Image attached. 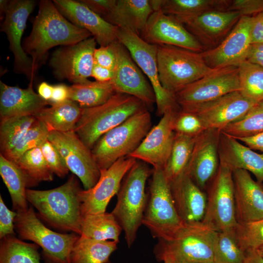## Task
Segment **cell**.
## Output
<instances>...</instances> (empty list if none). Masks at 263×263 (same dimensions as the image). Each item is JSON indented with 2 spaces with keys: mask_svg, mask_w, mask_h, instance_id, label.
<instances>
[{
  "mask_svg": "<svg viewBox=\"0 0 263 263\" xmlns=\"http://www.w3.org/2000/svg\"><path fill=\"white\" fill-rule=\"evenodd\" d=\"M79 1L102 18L111 12L116 2V0H81Z\"/></svg>",
  "mask_w": 263,
  "mask_h": 263,
  "instance_id": "cell-50",
  "label": "cell"
},
{
  "mask_svg": "<svg viewBox=\"0 0 263 263\" xmlns=\"http://www.w3.org/2000/svg\"><path fill=\"white\" fill-rule=\"evenodd\" d=\"M37 119L33 115L16 117L0 122V154L13 150L24 137Z\"/></svg>",
  "mask_w": 263,
  "mask_h": 263,
  "instance_id": "cell-39",
  "label": "cell"
},
{
  "mask_svg": "<svg viewBox=\"0 0 263 263\" xmlns=\"http://www.w3.org/2000/svg\"><path fill=\"white\" fill-rule=\"evenodd\" d=\"M115 93L111 81L87 80L70 86L69 100L76 103L81 108H91L104 104Z\"/></svg>",
  "mask_w": 263,
  "mask_h": 263,
  "instance_id": "cell-32",
  "label": "cell"
},
{
  "mask_svg": "<svg viewBox=\"0 0 263 263\" xmlns=\"http://www.w3.org/2000/svg\"><path fill=\"white\" fill-rule=\"evenodd\" d=\"M220 165L231 170L243 169L252 173L263 183V153H259L237 139L220 131Z\"/></svg>",
  "mask_w": 263,
  "mask_h": 263,
  "instance_id": "cell-27",
  "label": "cell"
},
{
  "mask_svg": "<svg viewBox=\"0 0 263 263\" xmlns=\"http://www.w3.org/2000/svg\"><path fill=\"white\" fill-rule=\"evenodd\" d=\"M151 173L146 163L137 160L124 177L117 193V202L112 213L121 226L129 247L135 242L142 225L148 199L146 185Z\"/></svg>",
  "mask_w": 263,
  "mask_h": 263,
  "instance_id": "cell-5",
  "label": "cell"
},
{
  "mask_svg": "<svg viewBox=\"0 0 263 263\" xmlns=\"http://www.w3.org/2000/svg\"><path fill=\"white\" fill-rule=\"evenodd\" d=\"M206 190L207 205L202 222L217 232L234 229L238 222L232 171L220 165Z\"/></svg>",
  "mask_w": 263,
  "mask_h": 263,
  "instance_id": "cell-11",
  "label": "cell"
},
{
  "mask_svg": "<svg viewBox=\"0 0 263 263\" xmlns=\"http://www.w3.org/2000/svg\"><path fill=\"white\" fill-rule=\"evenodd\" d=\"M70 87L64 84H59L54 86L52 98L50 105L59 104L69 100Z\"/></svg>",
  "mask_w": 263,
  "mask_h": 263,
  "instance_id": "cell-52",
  "label": "cell"
},
{
  "mask_svg": "<svg viewBox=\"0 0 263 263\" xmlns=\"http://www.w3.org/2000/svg\"><path fill=\"white\" fill-rule=\"evenodd\" d=\"M196 138L175 133L169 156L163 169L169 183L186 173Z\"/></svg>",
  "mask_w": 263,
  "mask_h": 263,
  "instance_id": "cell-37",
  "label": "cell"
},
{
  "mask_svg": "<svg viewBox=\"0 0 263 263\" xmlns=\"http://www.w3.org/2000/svg\"><path fill=\"white\" fill-rule=\"evenodd\" d=\"M149 110L140 112L104 134L91 149L100 170L128 156L139 146L151 128Z\"/></svg>",
  "mask_w": 263,
  "mask_h": 263,
  "instance_id": "cell-6",
  "label": "cell"
},
{
  "mask_svg": "<svg viewBox=\"0 0 263 263\" xmlns=\"http://www.w3.org/2000/svg\"><path fill=\"white\" fill-rule=\"evenodd\" d=\"M252 21V16H241L232 30L218 46L201 53L209 68L217 69L238 67L246 60L251 45Z\"/></svg>",
  "mask_w": 263,
  "mask_h": 263,
  "instance_id": "cell-19",
  "label": "cell"
},
{
  "mask_svg": "<svg viewBox=\"0 0 263 263\" xmlns=\"http://www.w3.org/2000/svg\"><path fill=\"white\" fill-rule=\"evenodd\" d=\"M48 139L58 151L69 170L80 180L84 189L96 184L100 176V169L91 149L75 131H50Z\"/></svg>",
  "mask_w": 263,
  "mask_h": 263,
  "instance_id": "cell-13",
  "label": "cell"
},
{
  "mask_svg": "<svg viewBox=\"0 0 263 263\" xmlns=\"http://www.w3.org/2000/svg\"><path fill=\"white\" fill-rule=\"evenodd\" d=\"M140 37L147 43L157 46L171 45L199 53L205 51L175 17L160 10L152 12Z\"/></svg>",
  "mask_w": 263,
  "mask_h": 263,
  "instance_id": "cell-20",
  "label": "cell"
},
{
  "mask_svg": "<svg viewBox=\"0 0 263 263\" xmlns=\"http://www.w3.org/2000/svg\"><path fill=\"white\" fill-rule=\"evenodd\" d=\"M257 103L245 97L240 91H235L213 101L183 110L196 114L207 129L221 131L243 117Z\"/></svg>",
  "mask_w": 263,
  "mask_h": 263,
  "instance_id": "cell-21",
  "label": "cell"
},
{
  "mask_svg": "<svg viewBox=\"0 0 263 263\" xmlns=\"http://www.w3.org/2000/svg\"><path fill=\"white\" fill-rule=\"evenodd\" d=\"M117 40L127 49L149 80L155 95L157 115L162 116L168 111L180 110L175 94L166 90L160 82L157 60V45L147 43L132 32L120 28Z\"/></svg>",
  "mask_w": 263,
  "mask_h": 263,
  "instance_id": "cell-10",
  "label": "cell"
},
{
  "mask_svg": "<svg viewBox=\"0 0 263 263\" xmlns=\"http://www.w3.org/2000/svg\"><path fill=\"white\" fill-rule=\"evenodd\" d=\"M168 260V262H169V263H187L183 262H180V261H177L170 260H169L168 259H166L164 260Z\"/></svg>",
  "mask_w": 263,
  "mask_h": 263,
  "instance_id": "cell-59",
  "label": "cell"
},
{
  "mask_svg": "<svg viewBox=\"0 0 263 263\" xmlns=\"http://www.w3.org/2000/svg\"><path fill=\"white\" fill-rule=\"evenodd\" d=\"M9 0H0V19H4L5 11L6 10Z\"/></svg>",
  "mask_w": 263,
  "mask_h": 263,
  "instance_id": "cell-58",
  "label": "cell"
},
{
  "mask_svg": "<svg viewBox=\"0 0 263 263\" xmlns=\"http://www.w3.org/2000/svg\"><path fill=\"white\" fill-rule=\"evenodd\" d=\"M146 110H149V108L138 98L116 92L103 104L82 108L74 131L92 149L104 134L132 115Z\"/></svg>",
  "mask_w": 263,
  "mask_h": 263,
  "instance_id": "cell-4",
  "label": "cell"
},
{
  "mask_svg": "<svg viewBox=\"0 0 263 263\" xmlns=\"http://www.w3.org/2000/svg\"><path fill=\"white\" fill-rule=\"evenodd\" d=\"M177 111L165 113L137 148L128 156L151 165L153 169H163L169 156L175 137L173 122Z\"/></svg>",
  "mask_w": 263,
  "mask_h": 263,
  "instance_id": "cell-23",
  "label": "cell"
},
{
  "mask_svg": "<svg viewBox=\"0 0 263 263\" xmlns=\"http://www.w3.org/2000/svg\"><path fill=\"white\" fill-rule=\"evenodd\" d=\"M243 263H263V257L257 250H248L245 251Z\"/></svg>",
  "mask_w": 263,
  "mask_h": 263,
  "instance_id": "cell-57",
  "label": "cell"
},
{
  "mask_svg": "<svg viewBox=\"0 0 263 263\" xmlns=\"http://www.w3.org/2000/svg\"><path fill=\"white\" fill-rule=\"evenodd\" d=\"M250 35L251 44L263 42V12L252 16Z\"/></svg>",
  "mask_w": 263,
  "mask_h": 263,
  "instance_id": "cell-51",
  "label": "cell"
},
{
  "mask_svg": "<svg viewBox=\"0 0 263 263\" xmlns=\"http://www.w3.org/2000/svg\"><path fill=\"white\" fill-rule=\"evenodd\" d=\"M113 76V71L95 63L93 68L92 76L95 81L99 82H108L112 80Z\"/></svg>",
  "mask_w": 263,
  "mask_h": 263,
  "instance_id": "cell-54",
  "label": "cell"
},
{
  "mask_svg": "<svg viewBox=\"0 0 263 263\" xmlns=\"http://www.w3.org/2000/svg\"><path fill=\"white\" fill-rule=\"evenodd\" d=\"M77 179L72 175L61 186L48 190L27 188V199L38 215L51 226L80 235L82 219L81 190Z\"/></svg>",
  "mask_w": 263,
  "mask_h": 263,
  "instance_id": "cell-2",
  "label": "cell"
},
{
  "mask_svg": "<svg viewBox=\"0 0 263 263\" xmlns=\"http://www.w3.org/2000/svg\"><path fill=\"white\" fill-rule=\"evenodd\" d=\"M136 161L126 156L118 160L109 168L100 170L96 184L90 189H82L80 191L82 216L106 212L110 200L118 193L124 177Z\"/></svg>",
  "mask_w": 263,
  "mask_h": 263,
  "instance_id": "cell-18",
  "label": "cell"
},
{
  "mask_svg": "<svg viewBox=\"0 0 263 263\" xmlns=\"http://www.w3.org/2000/svg\"><path fill=\"white\" fill-rule=\"evenodd\" d=\"M0 174L9 192L13 208L16 212L28 209L26 184L19 169L12 161L0 154Z\"/></svg>",
  "mask_w": 263,
  "mask_h": 263,
  "instance_id": "cell-36",
  "label": "cell"
},
{
  "mask_svg": "<svg viewBox=\"0 0 263 263\" xmlns=\"http://www.w3.org/2000/svg\"></svg>",
  "mask_w": 263,
  "mask_h": 263,
  "instance_id": "cell-63",
  "label": "cell"
},
{
  "mask_svg": "<svg viewBox=\"0 0 263 263\" xmlns=\"http://www.w3.org/2000/svg\"><path fill=\"white\" fill-rule=\"evenodd\" d=\"M220 131L209 129L196 137L185 173L205 191L220 166Z\"/></svg>",
  "mask_w": 263,
  "mask_h": 263,
  "instance_id": "cell-22",
  "label": "cell"
},
{
  "mask_svg": "<svg viewBox=\"0 0 263 263\" xmlns=\"http://www.w3.org/2000/svg\"><path fill=\"white\" fill-rule=\"evenodd\" d=\"M34 0H9L0 31L7 36L9 49L14 55V70L34 79L36 71L32 59L26 54L21 44V38L27 19L36 5Z\"/></svg>",
  "mask_w": 263,
  "mask_h": 263,
  "instance_id": "cell-14",
  "label": "cell"
},
{
  "mask_svg": "<svg viewBox=\"0 0 263 263\" xmlns=\"http://www.w3.org/2000/svg\"><path fill=\"white\" fill-rule=\"evenodd\" d=\"M236 139L251 149L263 152V132L253 136Z\"/></svg>",
  "mask_w": 263,
  "mask_h": 263,
  "instance_id": "cell-55",
  "label": "cell"
},
{
  "mask_svg": "<svg viewBox=\"0 0 263 263\" xmlns=\"http://www.w3.org/2000/svg\"><path fill=\"white\" fill-rule=\"evenodd\" d=\"M14 225L19 239L31 241L41 247L49 263H71V250L79 235L50 229L41 222L32 206L25 212H17Z\"/></svg>",
  "mask_w": 263,
  "mask_h": 263,
  "instance_id": "cell-9",
  "label": "cell"
},
{
  "mask_svg": "<svg viewBox=\"0 0 263 263\" xmlns=\"http://www.w3.org/2000/svg\"><path fill=\"white\" fill-rule=\"evenodd\" d=\"M118 242L79 236L71 252V263H106L117 249Z\"/></svg>",
  "mask_w": 263,
  "mask_h": 263,
  "instance_id": "cell-31",
  "label": "cell"
},
{
  "mask_svg": "<svg viewBox=\"0 0 263 263\" xmlns=\"http://www.w3.org/2000/svg\"><path fill=\"white\" fill-rule=\"evenodd\" d=\"M112 44L116 63L111 82L115 92L138 98L150 109L156 103L155 95L150 83L127 49L118 40Z\"/></svg>",
  "mask_w": 263,
  "mask_h": 263,
  "instance_id": "cell-17",
  "label": "cell"
},
{
  "mask_svg": "<svg viewBox=\"0 0 263 263\" xmlns=\"http://www.w3.org/2000/svg\"><path fill=\"white\" fill-rule=\"evenodd\" d=\"M53 1L69 21L88 31L100 46H107L117 40L119 28L107 21L79 0Z\"/></svg>",
  "mask_w": 263,
  "mask_h": 263,
  "instance_id": "cell-24",
  "label": "cell"
},
{
  "mask_svg": "<svg viewBox=\"0 0 263 263\" xmlns=\"http://www.w3.org/2000/svg\"><path fill=\"white\" fill-rule=\"evenodd\" d=\"M17 212L10 210L0 195V238L16 235L14 220Z\"/></svg>",
  "mask_w": 263,
  "mask_h": 263,
  "instance_id": "cell-48",
  "label": "cell"
},
{
  "mask_svg": "<svg viewBox=\"0 0 263 263\" xmlns=\"http://www.w3.org/2000/svg\"><path fill=\"white\" fill-rule=\"evenodd\" d=\"M81 108L71 100L45 107L34 116L47 127L48 131L59 132L74 131L82 113Z\"/></svg>",
  "mask_w": 263,
  "mask_h": 263,
  "instance_id": "cell-30",
  "label": "cell"
},
{
  "mask_svg": "<svg viewBox=\"0 0 263 263\" xmlns=\"http://www.w3.org/2000/svg\"><path fill=\"white\" fill-rule=\"evenodd\" d=\"M217 231L202 222L185 223L167 240H158L153 254L165 259L187 263H213Z\"/></svg>",
  "mask_w": 263,
  "mask_h": 263,
  "instance_id": "cell-3",
  "label": "cell"
},
{
  "mask_svg": "<svg viewBox=\"0 0 263 263\" xmlns=\"http://www.w3.org/2000/svg\"><path fill=\"white\" fill-rule=\"evenodd\" d=\"M94 61L102 67L113 70L116 56L112 43L96 48L94 52Z\"/></svg>",
  "mask_w": 263,
  "mask_h": 263,
  "instance_id": "cell-49",
  "label": "cell"
},
{
  "mask_svg": "<svg viewBox=\"0 0 263 263\" xmlns=\"http://www.w3.org/2000/svg\"><path fill=\"white\" fill-rule=\"evenodd\" d=\"M111 263L110 261H108L107 263Z\"/></svg>",
  "mask_w": 263,
  "mask_h": 263,
  "instance_id": "cell-62",
  "label": "cell"
},
{
  "mask_svg": "<svg viewBox=\"0 0 263 263\" xmlns=\"http://www.w3.org/2000/svg\"><path fill=\"white\" fill-rule=\"evenodd\" d=\"M0 263H41L39 246L22 241L15 235L0 239Z\"/></svg>",
  "mask_w": 263,
  "mask_h": 263,
  "instance_id": "cell-38",
  "label": "cell"
},
{
  "mask_svg": "<svg viewBox=\"0 0 263 263\" xmlns=\"http://www.w3.org/2000/svg\"><path fill=\"white\" fill-rule=\"evenodd\" d=\"M81 236L99 241L119 242L122 228L113 215L104 212L83 216Z\"/></svg>",
  "mask_w": 263,
  "mask_h": 263,
  "instance_id": "cell-33",
  "label": "cell"
},
{
  "mask_svg": "<svg viewBox=\"0 0 263 263\" xmlns=\"http://www.w3.org/2000/svg\"><path fill=\"white\" fill-rule=\"evenodd\" d=\"M39 147L54 174L61 178L65 177L69 169L55 147L47 139Z\"/></svg>",
  "mask_w": 263,
  "mask_h": 263,
  "instance_id": "cell-46",
  "label": "cell"
},
{
  "mask_svg": "<svg viewBox=\"0 0 263 263\" xmlns=\"http://www.w3.org/2000/svg\"><path fill=\"white\" fill-rule=\"evenodd\" d=\"M177 212L183 222H202L205 217L207 195L186 173L169 183Z\"/></svg>",
  "mask_w": 263,
  "mask_h": 263,
  "instance_id": "cell-26",
  "label": "cell"
},
{
  "mask_svg": "<svg viewBox=\"0 0 263 263\" xmlns=\"http://www.w3.org/2000/svg\"><path fill=\"white\" fill-rule=\"evenodd\" d=\"M157 60L161 85L174 94L214 70L201 53L171 45L157 46Z\"/></svg>",
  "mask_w": 263,
  "mask_h": 263,
  "instance_id": "cell-7",
  "label": "cell"
},
{
  "mask_svg": "<svg viewBox=\"0 0 263 263\" xmlns=\"http://www.w3.org/2000/svg\"><path fill=\"white\" fill-rule=\"evenodd\" d=\"M49 133V131L45 125L37 119L15 147L3 155L9 160L14 162L26 152L39 147L48 139Z\"/></svg>",
  "mask_w": 263,
  "mask_h": 263,
  "instance_id": "cell-43",
  "label": "cell"
},
{
  "mask_svg": "<svg viewBox=\"0 0 263 263\" xmlns=\"http://www.w3.org/2000/svg\"><path fill=\"white\" fill-rule=\"evenodd\" d=\"M23 174L27 188L43 181H51L54 173L48 165L40 147L32 149L13 162Z\"/></svg>",
  "mask_w": 263,
  "mask_h": 263,
  "instance_id": "cell-35",
  "label": "cell"
},
{
  "mask_svg": "<svg viewBox=\"0 0 263 263\" xmlns=\"http://www.w3.org/2000/svg\"><path fill=\"white\" fill-rule=\"evenodd\" d=\"M53 89L54 86L46 82H42L38 86V94L42 99L49 102L52 96Z\"/></svg>",
  "mask_w": 263,
  "mask_h": 263,
  "instance_id": "cell-56",
  "label": "cell"
},
{
  "mask_svg": "<svg viewBox=\"0 0 263 263\" xmlns=\"http://www.w3.org/2000/svg\"><path fill=\"white\" fill-rule=\"evenodd\" d=\"M234 232L237 242L244 251L263 247V219L238 224Z\"/></svg>",
  "mask_w": 263,
  "mask_h": 263,
  "instance_id": "cell-44",
  "label": "cell"
},
{
  "mask_svg": "<svg viewBox=\"0 0 263 263\" xmlns=\"http://www.w3.org/2000/svg\"><path fill=\"white\" fill-rule=\"evenodd\" d=\"M246 61L263 68V42L251 44Z\"/></svg>",
  "mask_w": 263,
  "mask_h": 263,
  "instance_id": "cell-53",
  "label": "cell"
},
{
  "mask_svg": "<svg viewBox=\"0 0 263 263\" xmlns=\"http://www.w3.org/2000/svg\"><path fill=\"white\" fill-rule=\"evenodd\" d=\"M235 138L246 137L263 132V101L255 105L242 118L221 131Z\"/></svg>",
  "mask_w": 263,
  "mask_h": 263,
  "instance_id": "cell-41",
  "label": "cell"
},
{
  "mask_svg": "<svg viewBox=\"0 0 263 263\" xmlns=\"http://www.w3.org/2000/svg\"><path fill=\"white\" fill-rule=\"evenodd\" d=\"M225 11H236L241 16L251 17L263 12V0H227Z\"/></svg>",
  "mask_w": 263,
  "mask_h": 263,
  "instance_id": "cell-47",
  "label": "cell"
},
{
  "mask_svg": "<svg viewBox=\"0 0 263 263\" xmlns=\"http://www.w3.org/2000/svg\"><path fill=\"white\" fill-rule=\"evenodd\" d=\"M30 35L22 42L23 49L32 59L37 72L48 51L58 46L77 43L92 36L87 30L69 21L50 0H41Z\"/></svg>",
  "mask_w": 263,
  "mask_h": 263,
  "instance_id": "cell-1",
  "label": "cell"
},
{
  "mask_svg": "<svg viewBox=\"0 0 263 263\" xmlns=\"http://www.w3.org/2000/svg\"><path fill=\"white\" fill-rule=\"evenodd\" d=\"M236 220L244 224L263 219V184L246 170L232 171Z\"/></svg>",
  "mask_w": 263,
  "mask_h": 263,
  "instance_id": "cell-25",
  "label": "cell"
},
{
  "mask_svg": "<svg viewBox=\"0 0 263 263\" xmlns=\"http://www.w3.org/2000/svg\"><path fill=\"white\" fill-rule=\"evenodd\" d=\"M173 128L175 133L195 138L207 130L196 114L181 109L175 113Z\"/></svg>",
  "mask_w": 263,
  "mask_h": 263,
  "instance_id": "cell-45",
  "label": "cell"
},
{
  "mask_svg": "<svg viewBox=\"0 0 263 263\" xmlns=\"http://www.w3.org/2000/svg\"><path fill=\"white\" fill-rule=\"evenodd\" d=\"M259 253L263 257V247H262L257 250Z\"/></svg>",
  "mask_w": 263,
  "mask_h": 263,
  "instance_id": "cell-60",
  "label": "cell"
},
{
  "mask_svg": "<svg viewBox=\"0 0 263 263\" xmlns=\"http://www.w3.org/2000/svg\"><path fill=\"white\" fill-rule=\"evenodd\" d=\"M245 255L232 230L217 232L214 247L213 263H243Z\"/></svg>",
  "mask_w": 263,
  "mask_h": 263,
  "instance_id": "cell-42",
  "label": "cell"
},
{
  "mask_svg": "<svg viewBox=\"0 0 263 263\" xmlns=\"http://www.w3.org/2000/svg\"><path fill=\"white\" fill-rule=\"evenodd\" d=\"M238 69L242 95L256 102L263 101V68L245 61Z\"/></svg>",
  "mask_w": 263,
  "mask_h": 263,
  "instance_id": "cell-40",
  "label": "cell"
},
{
  "mask_svg": "<svg viewBox=\"0 0 263 263\" xmlns=\"http://www.w3.org/2000/svg\"><path fill=\"white\" fill-rule=\"evenodd\" d=\"M163 262H164V263H169L168 261L167 260H164Z\"/></svg>",
  "mask_w": 263,
  "mask_h": 263,
  "instance_id": "cell-61",
  "label": "cell"
},
{
  "mask_svg": "<svg viewBox=\"0 0 263 263\" xmlns=\"http://www.w3.org/2000/svg\"><path fill=\"white\" fill-rule=\"evenodd\" d=\"M153 11L160 10L174 17L188 16L211 10L225 11L226 0H150Z\"/></svg>",
  "mask_w": 263,
  "mask_h": 263,
  "instance_id": "cell-34",
  "label": "cell"
},
{
  "mask_svg": "<svg viewBox=\"0 0 263 263\" xmlns=\"http://www.w3.org/2000/svg\"><path fill=\"white\" fill-rule=\"evenodd\" d=\"M241 17L236 11L211 10L195 15L175 17L206 51L218 46L232 30Z\"/></svg>",
  "mask_w": 263,
  "mask_h": 263,
  "instance_id": "cell-16",
  "label": "cell"
},
{
  "mask_svg": "<svg viewBox=\"0 0 263 263\" xmlns=\"http://www.w3.org/2000/svg\"><path fill=\"white\" fill-rule=\"evenodd\" d=\"M96 41L90 37L77 43L61 47L52 54L50 65L56 78L73 84L92 76Z\"/></svg>",
  "mask_w": 263,
  "mask_h": 263,
  "instance_id": "cell-15",
  "label": "cell"
},
{
  "mask_svg": "<svg viewBox=\"0 0 263 263\" xmlns=\"http://www.w3.org/2000/svg\"><path fill=\"white\" fill-rule=\"evenodd\" d=\"M142 225L154 238L167 240L182 225L163 169H153Z\"/></svg>",
  "mask_w": 263,
  "mask_h": 263,
  "instance_id": "cell-8",
  "label": "cell"
},
{
  "mask_svg": "<svg viewBox=\"0 0 263 263\" xmlns=\"http://www.w3.org/2000/svg\"><path fill=\"white\" fill-rule=\"evenodd\" d=\"M240 91L238 67L230 66L214 69L175 95L181 109L186 110Z\"/></svg>",
  "mask_w": 263,
  "mask_h": 263,
  "instance_id": "cell-12",
  "label": "cell"
},
{
  "mask_svg": "<svg viewBox=\"0 0 263 263\" xmlns=\"http://www.w3.org/2000/svg\"><path fill=\"white\" fill-rule=\"evenodd\" d=\"M153 12L149 0H116L111 12L103 18L140 36Z\"/></svg>",
  "mask_w": 263,
  "mask_h": 263,
  "instance_id": "cell-29",
  "label": "cell"
},
{
  "mask_svg": "<svg viewBox=\"0 0 263 263\" xmlns=\"http://www.w3.org/2000/svg\"><path fill=\"white\" fill-rule=\"evenodd\" d=\"M31 79L26 89L11 86L0 82V122L22 116H34L40 110L49 104L42 99L33 88Z\"/></svg>",
  "mask_w": 263,
  "mask_h": 263,
  "instance_id": "cell-28",
  "label": "cell"
}]
</instances>
